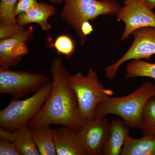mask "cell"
Instances as JSON below:
<instances>
[{
  "label": "cell",
  "instance_id": "cell-19",
  "mask_svg": "<svg viewBox=\"0 0 155 155\" xmlns=\"http://www.w3.org/2000/svg\"><path fill=\"white\" fill-rule=\"evenodd\" d=\"M18 1V0H1L0 24H17L14 11Z\"/></svg>",
  "mask_w": 155,
  "mask_h": 155
},
{
  "label": "cell",
  "instance_id": "cell-14",
  "mask_svg": "<svg viewBox=\"0 0 155 155\" xmlns=\"http://www.w3.org/2000/svg\"><path fill=\"white\" fill-rule=\"evenodd\" d=\"M129 129L122 119H113L103 155H121L126 139L129 134Z\"/></svg>",
  "mask_w": 155,
  "mask_h": 155
},
{
  "label": "cell",
  "instance_id": "cell-22",
  "mask_svg": "<svg viewBox=\"0 0 155 155\" xmlns=\"http://www.w3.org/2000/svg\"><path fill=\"white\" fill-rule=\"evenodd\" d=\"M0 155H20L15 144L12 142L1 138Z\"/></svg>",
  "mask_w": 155,
  "mask_h": 155
},
{
  "label": "cell",
  "instance_id": "cell-7",
  "mask_svg": "<svg viewBox=\"0 0 155 155\" xmlns=\"http://www.w3.org/2000/svg\"><path fill=\"white\" fill-rule=\"evenodd\" d=\"M134 40L127 52L119 60L105 69L106 77L113 79L119 67L126 61L134 60H150L155 54V27L139 28L132 33Z\"/></svg>",
  "mask_w": 155,
  "mask_h": 155
},
{
  "label": "cell",
  "instance_id": "cell-10",
  "mask_svg": "<svg viewBox=\"0 0 155 155\" xmlns=\"http://www.w3.org/2000/svg\"><path fill=\"white\" fill-rule=\"evenodd\" d=\"M33 34L30 27L15 37L0 40V68L10 69L22 61L28 53L25 42L32 38Z\"/></svg>",
  "mask_w": 155,
  "mask_h": 155
},
{
  "label": "cell",
  "instance_id": "cell-6",
  "mask_svg": "<svg viewBox=\"0 0 155 155\" xmlns=\"http://www.w3.org/2000/svg\"><path fill=\"white\" fill-rule=\"evenodd\" d=\"M48 81V76L43 73L0 68V94L11 95L16 99L36 92Z\"/></svg>",
  "mask_w": 155,
  "mask_h": 155
},
{
  "label": "cell",
  "instance_id": "cell-18",
  "mask_svg": "<svg viewBox=\"0 0 155 155\" xmlns=\"http://www.w3.org/2000/svg\"><path fill=\"white\" fill-rule=\"evenodd\" d=\"M140 128L143 136L155 135V96L150 98L145 105Z\"/></svg>",
  "mask_w": 155,
  "mask_h": 155
},
{
  "label": "cell",
  "instance_id": "cell-1",
  "mask_svg": "<svg viewBox=\"0 0 155 155\" xmlns=\"http://www.w3.org/2000/svg\"><path fill=\"white\" fill-rule=\"evenodd\" d=\"M51 91L41 110L27 124L29 128L43 125H60L78 132L83 125L79 118L77 99L69 85L70 74L59 58L51 64Z\"/></svg>",
  "mask_w": 155,
  "mask_h": 155
},
{
  "label": "cell",
  "instance_id": "cell-20",
  "mask_svg": "<svg viewBox=\"0 0 155 155\" xmlns=\"http://www.w3.org/2000/svg\"><path fill=\"white\" fill-rule=\"evenodd\" d=\"M58 54H62L69 58L75 50V43L69 35H61L56 38L54 44Z\"/></svg>",
  "mask_w": 155,
  "mask_h": 155
},
{
  "label": "cell",
  "instance_id": "cell-3",
  "mask_svg": "<svg viewBox=\"0 0 155 155\" xmlns=\"http://www.w3.org/2000/svg\"><path fill=\"white\" fill-rule=\"evenodd\" d=\"M69 83L77 99L79 118L83 124L94 116L97 106L114 94L112 90L105 88L100 82L97 72L92 68L85 75L81 72L70 75Z\"/></svg>",
  "mask_w": 155,
  "mask_h": 155
},
{
  "label": "cell",
  "instance_id": "cell-9",
  "mask_svg": "<svg viewBox=\"0 0 155 155\" xmlns=\"http://www.w3.org/2000/svg\"><path fill=\"white\" fill-rule=\"evenodd\" d=\"M110 126L107 116L94 115L84 123L78 132L87 155L104 154Z\"/></svg>",
  "mask_w": 155,
  "mask_h": 155
},
{
  "label": "cell",
  "instance_id": "cell-13",
  "mask_svg": "<svg viewBox=\"0 0 155 155\" xmlns=\"http://www.w3.org/2000/svg\"><path fill=\"white\" fill-rule=\"evenodd\" d=\"M0 137L13 142L20 155H39L30 128L26 125L9 131L0 128Z\"/></svg>",
  "mask_w": 155,
  "mask_h": 155
},
{
  "label": "cell",
  "instance_id": "cell-21",
  "mask_svg": "<svg viewBox=\"0 0 155 155\" xmlns=\"http://www.w3.org/2000/svg\"><path fill=\"white\" fill-rule=\"evenodd\" d=\"M25 30V26L18 24H0V40L12 38L19 35Z\"/></svg>",
  "mask_w": 155,
  "mask_h": 155
},
{
  "label": "cell",
  "instance_id": "cell-12",
  "mask_svg": "<svg viewBox=\"0 0 155 155\" xmlns=\"http://www.w3.org/2000/svg\"><path fill=\"white\" fill-rule=\"evenodd\" d=\"M56 10L54 7L45 2L38 3L36 5L16 17L17 24L25 26L31 23H37L45 31L51 28L48 22L49 17L54 16Z\"/></svg>",
  "mask_w": 155,
  "mask_h": 155
},
{
  "label": "cell",
  "instance_id": "cell-11",
  "mask_svg": "<svg viewBox=\"0 0 155 155\" xmlns=\"http://www.w3.org/2000/svg\"><path fill=\"white\" fill-rule=\"evenodd\" d=\"M54 140L58 155H87L78 132L70 127L54 129Z\"/></svg>",
  "mask_w": 155,
  "mask_h": 155
},
{
  "label": "cell",
  "instance_id": "cell-15",
  "mask_svg": "<svg viewBox=\"0 0 155 155\" xmlns=\"http://www.w3.org/2000/svg\"><path fill=\"white\" fill-rule=\"evenodd\" d=\"M35 144L41 155H57L54 129L50 125H43L30 128Z\"/></svg>",
  "mask_w": 155,
  "mask_h": 155
},
{
  "label": "cell",
  "instance_id": "cell-2",
  "mask_svg": "<svg viewBox=\"0 0 155 155\" xmlns=\"http://www.w3.org/2000/svg\"><path fill=\"white\" fill-rule=\"evenodd\" d=\"M153 96H155V84L145 82L127 95L110 97L97 106L94 115L107 116L114 114L120 117L129 128H140L145 105Z\"/></svg>",
  "mask_w": 155,
  "mask_h": 155
},
{
  "label": "cell",
  "instance_id": "cell-5",
  "mask_svg": "<svg viewBox=\"0 0 155 155\" xmlns=\"http://www.w3.org/2000/svg\"><path fill=\"white\" fill-rule=\"evenodd\" d=\"M61 19L67 22L80 38L81 27L85 21L101 15H117L121 7L116 0H64Z\"/></svg>",
  "mask_w": 155,
  "mask_h": 155
},
{
  "label": "cell",
  "instance_id": "cell-17",
  "mask_svg": "<svg viewBox=\"0 0 155 155\" xmlns=\"http://www.w3.org/2000/svg\"><path fill=\"white\" fill-rule=\"evenodd\" d=\"M126 77H148L155 79V63L142 60H132L126 66Z\"/></svg>",
  "mask_w": 155,
  "mask_h": 155
},
{
  "label": "cell",
  "instance_id": "cell-16",
  "mask_svg": "<svg viewBox=\"0 0 155 155\" xmlns=\"http://www.w3.org/2000/svg\"><path fill=\"white\" fill-rule=\"evenodd\" d=\"M121 155H155V135H143L136 139L128 134Z\"/></svg>",
  "mask_w": 155,
  "mask_h": 155
},
{
  "label": "cell",
  "instance_id": "cell-23",
  "mask_svg": "<svg viewBox=\"0 0 155 155\" xmlns=\"http://www.w3.org/2000/svg\"><path fill=\"white\" fill-rule=\"evenodd\" d=\"M38 3L37 0H18L14 11L15 16L32 8Z\"/></svg>",
  "mask_w": 155,
  "mask_h": 155
},
{
  "label": "cell",
  "instance_id": "cell-25",
  "mask_svg": "<svg viewBox=\"0 0 155 155\" xmlns=\"http://www.w3.org/2000/svg\"><path fill=\"white\" fill-rule=\"evenodd\" d=\"M48 1L53 4H58V5H61L64 2V0H48Z\"/></svg>",
  "mask_w": 155,
  "mask_h": 155
},
{
  "label": "cell",
  "instance_id": "cell-4",
  "mask_svg": "<svg viewBox=\"0 0 155 155\" xmlns=\"http://www.w3.org/2000/svg\"><path fill=\"white\" fill-rule=\"evenodd\" d=\"M52 86V81H50L28 98L12 99L8 106L0 111L1 128L13 131L27 125L41 110L49 96Z\"/></svg>",
  "mask_w": 155,
  "mask_h": 155
},
{
  "label": "cell",
  "instance_id": "cell-8",
  "mask_svg": "<svg viewBox=\"0 0 155 155\" xmlns=\"http://www.w3.org/2000/svg\"><path fill=\"white\" fill-rule=\"evenodd\" d=\"M117 18L125 24V30L120 41L128 38L134 31L146 27H155V14L140 0H125Z\"/></svg>",
  "mask_w": 155,
  "mask_h": 155
},
{
  "label": "cell",
  "instance_id": "cell-24",
  "mask_svg": "<svg viewBox=\"0 0 155 155\" xmlns=\"http://www.w3.org/2000/svg\"><path fill=\"white\" fill-rule=\"evenodd\" d=\"M142 2L150 9L153 10L155 8V0H140Z\"/></svg>",
  "mask_w": 155,
  "mask_h": 155
}]
</instances>
